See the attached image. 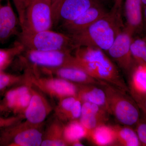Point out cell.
<instances>
[{"instance_id":"6da1fadb","label":"cell","mask_w":146,"mask_h":146,"mask_svg":"<svg viewBox=\"0 0 146 146\" xmlns=\"http://www.w3.org/2000/svg\"><path fill=\"white\" fill-rule=\"evenodd\" d=\"M75 66L94 78L116 88L129 92L117 66L102 50L95 47L81 46L75 50Z\"/></svg>"},{"instance_id":"7a4b0ae2","label":"cell","mask_w":146,"mask_h":146,"mask_svg":"<svg viewBox=\"0 0 146 146\" xmlns=\"http://www.w3.org/2000/svg\"><path fill=\"white\" fill-rule=\"evenodd\" d=\"M122 12L112 7L104 16L83 30L73 35L76 47H95L107 52L123 29Z\"/></svg>"},{"instance_id":"3957f363","label":"cell","mask_w":146,"mask_h":146,"mask_svg":"<svg viewBox=\"0 0 146 146\" xmlns=\"http://www.w3.org/2000/svg\"><path fill=\"white\" fill-rule=\"evenodd\" d=\"M106 94L110 114L123 125L135 127L141 117V109L132 97L115 86L106 83L102 86Z\"/></svg>"},{"instance_id":"277c9868","label":"cell","mask_w":146,"mask_h":146,"mask_svg":"<svg viewBox=\"0 0 146 146\" xmlns=\"http://www.w3.org/2000/svg\"><path fill=\"white\" fill-rule=\"evenodd\" d=\"M18 37V41L23 45L25 49L72 52L76 48L70 36L52 29L33 33L21 31Z\"/></svg>"},{"instance_id":"5b68a950","label":"cell","mask_w":146,"mask_h":146,"mask_svg":"<svg viewBox=\"0 0 146 146\" xmlns=\"http://www.w3.org/2000/svg\"><path fill=\"white\" fill-rule=\"evenodd\" d=\"M23 76L25 80L51 98L60 100L77 96L78 84L56 77L40 76L36 67L26 68Z\"/></svg>"},{"instance_id":"8992f818","label":"cell","mask_w":146,"mask_h":146,"mask_svg":"<svg viewBox=\"0 0 146 146\" xmlns=\"http://www.w3.org/2000/svg\"><path fill=\"white\" fill-rule=\"evenodd\" d=\"M66 51H38L25 49L17 57L25 68H41L74 67L75 56Z\"/></svg>"},{"instance_id":"52a82bcc","label":"cell","mask_w":146,"mask_h":146,"mask_svg":"<svg viewBox=\"0 0 146 146\" xmlns=\"http://www.w3.org/2000/svg\"><path fill=\"white\" fill-rule=\"evenodd\" d=\"M43 135L40 127L19 122L0 130V145L41 146Z\"/></svg>"},{"instance_id":"ba28073f","label":"cell","mask_w":146,"mask_h":146,"mask_svg":"<svg viewBox=\"0 0 146 146\" xmlns=\"http://www.w3.org/2000/svg\"><path fill=\"white\" fill-rule=\"evenodd\" d=\"M52 28L51 3L46 0H30L21 32L33 33Z\"/></svg>"},{"instance_id":"9c48e42d","label":"cell","mask_w":146,"mask_h":146,"mask_svg":"<svg viewBox=\"0 0 146 146\" xmlns=\"http://www.w3.org/2000/svg\"><path fill=\"white\" fill-rule=\"evenodd\" d=\"M101 0H52L53 27L75 20Z\"/></svg>"},{"instance_id":"30bf717a","label":"cell","mask_w":146,"mask_h":146,"mask_svg":"<svg viewBox=\"0 0 146 146\" xmlns=\"http://www.w3.org/2000/svg\"><path fill=\"white\" fill-rule=\"evenodd\" d=\"M133 35L125 27L118 35L107 52L110 56L124 72L130 74L137 65L130 50Z\"/></svg>"},{"instance_id":"8fae6325","label":"cell","mask_w":146,"mask_h":146,"mask_svg":"<svg viewBox=\"0 0 146 146\" xmlns=\"http://www.w3.org/2000/svg\"><path fill=\"white\" fill-rule=\"evenodd\" d=\"M32 96L28 106L24 114L27 123L40 127L51 112L52 107L41 92L31 85Z\"/></svg>"},{"instance_id":"7c38bea8","label":"cell","mask_w":146,"mask_h":146,"mask_svg":"<svg viewBox=\"0 0 146 146\" xmlns=\"http://www.w3.org/2000/svg\"><path fill=\"white\" fill-rule=\"evenodd\" d=\"M19 27L20 21L10 0H0V45L18 36L21 32Z\"/></svg>"},{"instance_id":"4fadbf2b","label":"cell","mask_w":146,"mask_h":146,"mask_svg":"<svg viewBox=\"0 0 146 146\" xmlns=\"http://www.w3.org/2000/svg\"><path fill=\"white\" fill-rule=\"evenodd\" d=\"M108 12L100 1L92 6L75 20L61 25L58 28L63 33L73 35L88 27Z\"/></svg>"},{"instance_id":"5bb4252c","label":"cell","mask_w":146,"mask_h":146,"mask_svg":"<svg viewBox=\"0 0 146 146\" xmlns=\"http://www.w3.org/2000/svg\"><path fill=\"white\" fill-rule=\"evenodd\" d=\"M43 72L50 76L64 79L78 84H95L102 86L104 82L100 81L91 76L82 69L75 67L59 68H41Z\"/></svg>"},{"instance_id":"9a60e30c","label":"cell","mask_w":146,"mask_h":146,"mask_svg":"<svg viewBox=\"0 0 146 146\" xmlns=\"http://www.w3.org/2000/svg\"><path fill=\"white\" fill-rule=\"evenodd\" d=\"M143 5L142 0H125V15L126 21L125 27L133 34L140 31L143 27Z\"/></svg>"},{"instance_id":"2e32d148","label":"cell","mask_w":146,"mask_h":146,"mask_svg":"<svg viewBox=\"0 0 146 146\" xmlns=\"http://www.w3.org/2000/svg\"><path fill=\"white\" fill-rule=\"evenodd\" d=\"M100 86H102L95 84H78V97L82 102H89L98 105L108 112L105 91L103 87L102 89Z\"/></svg>"},{"instance_id":"e0dca14e","label":"cell","mask_w":146,"mask_h":146,"mask_svg":"<svg viewBox=\"0 0 146 146\" xmlns=\"http://www.w3.org/2000/svg\"><path fill=\"white\" fill-rule=\"evenodd\" d=\"M87 139L97 146H111L116 144V134L114 128L105 124L89 131Z\"/></svg>"},{"instance_id":"ac0fdd59","label":"cell","mask_w":146,"mask_h":146,"mask_svg":"<svg viewBox=\"0 0 146 146\" xmlns=\"http://www.w3.org/2000/svg\"><path fill=\"white\" fill-rule=\"evenodd\" d=\"M64 126L57 118L51 123L43 135L41 146H68L63 137Z\"/></svg>"},{"instance_id":"d6986e66","label":"cell","mask_w":146,"mask_h":146,"mask_svg":"<svg viewBox=\"0 0 146 146\" xmlns=\"http://www.w3.org/2000/svg\"><path fill=\"white\" fill-rule=\"evenodd\" d=\"M89 133L79 120H73L64 125L63 137L68 145H72L74 143L80 141L82 138H87Z\"/></svg>"},{"instance_id":"ffe728a7","label":"cell","mask_w":146,"mask_h":146,"mask_svg":"<svg viewBox=\"0 0 146 146\" xmlns=\"http://www.w3.org/2000/svg\"><path fill=\"white\" fill-rule=\"evenodd\" d=\"M116 134V145L124 146H141L135 129L128 126H112Z\"/></svg>"},{"instance_id":"44dd1931","label":"cell","mask_w":146,"mask_h":146,"mask_svg":"<svg viewBox=\"0 0 146 146\" xmlns=\"http://www.w3.org/2000/svg\"><path fill=\"white\" fill-rule=\"evenodd\" d=\"M129 93L146 94V65H137L131 74Z\"/></svg>"},{"instance_id":"7402d4cb","label":"cell","mask_w":146,"mask_h":146,"mask_svg":"<svg viewBox=\"0 0 146 146\" xmlns=\"http://www.w3.org/2000/svg\"><path fill=\"white\" fill-rule=\"evenodd\" d=\"M25 50L23 45L18 40L11 47L0 48V71H4Z\"/></svg>"},{"instance_id":"603a6c76","label":"cell","mask_w":146,"mask_h":146,"mask_svg":"<svg viewBox=\"0 0 146 146\" xmlns=\"http://www.w3.org/2000/svg\"><path fill=\"white\" fill-rule=\"evenodd\" d=\"M130 50L137 65H146V40L145 38H132Z\"/></svg>"},{"instance_id":"cb8c5ba5","label":"cell","mask_w":146,"mask_h":146,"mask_svg":"<svg viewBox=\"0 0 146 146\" xmlns=\"http://www.w3.org/2000/svg\"><path fill=\"white\" fill-rule=\"evenodd\" d=\"M77 97V96H73L59 100L58 104L55 109L58 119L61 121H67L68 115Z\"/></svg>"},{"instance_id":"d4e9b609","label":"cell","mask_w":146,"mask_h":146,"mask_svg":"<svg viewBox=\"0 0 146 146\" xmlns=\"http://www.w3.org/2000/svg\"><path fill=\"white\" fill-rule=\"evenodd\" d=\"M108 117L94 115H81L80 122L88 131L93 130L102 125L104 124L108 120Z\"/></svg>"},{"instance_id":"484cf974","label":"cell","mask_w":146,"mask_h":146,"mask_svg":"<svg viewBox=\"0 0 146 146\" xmlns=\"http://www.w3.org/2000/svg\"><path fill=\"white\" fill-rule=\"evenodd\" d=\"M23 81V75H17L0 71V93Z\"/></svg>"},{"instance_id":"4316f807","label":"cell","mask_w":146,"mask_h":146,"mask_svg":"<svg viewBox=\"0 0 146 146\" xmlns=\"http://www.w3.org/2000/svg\"><path fill=\"white\" fill-rule=\"evenodd\" d=\"M108 114L107 110L98 105L89 102H82L81 115H94L108 117Z\"/></svg>"},{"instance_id":"83f0119b","label":"cell","mask_w":146,"mask_h":146,"mask_svg":"<svg viewBox=\"0 0 146 146\" xmlns=\"http://www.w3.org/2000/svg\"><path fill=\"white\" fill-rule=\"evenodd\" d=\"M139 121L134 127L141 146H146V115L143 112Z\"/></svg>"},{"instance_id":"f1b7e54d","label":"cell","mask_w":146,"mask_h":146,"mask_svg":"<svg viewBox=\"0 0 146 146\" xmlns=\"http://www.w3.org/2000/svg\"><path fill=\"white\" fill-rule=\"evenodd\" d=\"M20 21L21 27L25 21L26 10L30 0H12Z\"/></svg>"},{"instance_id":"f546056e","label":"cell","mask_w":146,"mask_h":146,"mask_svg":"<svg viewBox=\"0 0 146 146\" xmlns=\"http://www.w3.org/2000/svg\"><path fill=\"white\" fill-rule=\"evenodd\" d=\"M82 105V102L78 97L68 115L67 121L79 119L81 115Z\"/></svg>"},{"instance_id":"4dcf8cb0","label":"cell","mask_w":146,"mask_h":146,"mask_svg":"<svg viewBox=\"0 0 146 146\" xmlns=\"http://www.w3.org/2000/svg\"><path fill=\"white\" fill-rule=\"evenodd\" d=\"M23 118H24L23 115H14L10 117L0 116V130L3 128L21 121Z\"/></svg>"},{"instance_id":"1f68e13d","label":"cell","mask_w":146,"mask_h":146,"mask_svg":"<svg viewBox=\"0 0 146 146\" xmlns=\"http://www.w3.org/2000/svg\"><path fill=\"white\" fill-rule=\"evenodd\" d=\"M130 94L131 97L137 103L141 110L146 115V94Z\"/></svg>"},{"instance_id":"d6a6232c","label":"cell","mask_w":146,"mask_h":146,"mask_svg":"<svg viewBox=\"0 0 146 146\" xmlns=\"http://www.w3.org/2000/svg\"><path fill=\"white\" fill-rule=\"evenodd\" d=\"M113 1L114 5L112 7L122 12L123 0H113Z\"/></svg>"},{"instance_id":"836d02e7","label":"cell","mask_w":146,"mask_h":146,"mask_svg":"<svg viewBox=\"0 0 146 146\" xmlns=\"http://www.w3.org/2000/svg\"><path fill=\"white\" fill-rule=\"evenodd\" d=\"M143 20H145L146 24V5L144 6L143 7Z\"/></svg>"},{"instance_id":"e575fe53","label":"cell","mask_w":146,"mask_h":146,"mask_svg":"<svg viewBox=\"0 0 146 146\" xmlns=\"http://www.w3.org/2000/svg\"><path fill=\"white\" fill-rule=\"evenodd\" d=\"M72 146H84V145L80 141H77V142H76L75 143H74L72 145Z\"/></svg>"},{"instance_id":"d590c367","label":"cell","mask_w":146,"mask_h":146,"mask_svg":"<svg viewBox=\"0 0 146 146\" xmlns=\"http://www.w3.org/2000/svg\"><path fill=\"white\" fill-rule=\"evenodd\" d=\"M142 3H143V6L146 5V0H142Z\"/></svg>"},{"instance_id":"8d00e7d4","label":"cell","mask_w":146,"mask_h":146,"mask_svg":"<svg viewBox=\"0 0 146 146\" xmlns=\"http://www.w3.org/2000/svg\"><path fill=\"white\" fill-rule=\"evenodd\" d=\"M1 94H0V104H1Z\"/></svg>"},{"instance_id":"74e56055","label":"cell","mask_w":146,"mask_h":146,"mask_svg":"<svg viewBox=\"0 0 146 146\" xmlns=\"http://www.w3.org/2000/svg\"><path fill=\"white\" fill-rule=\"evenodd\" d=\"M52 3V0H46Z\"/></svg>"},{"instance_id":"f35d334b","label":"cell","mask_w":146,"mask_h":146,"mask_svg":"<svg viewBox=\"0 0 146 146\" xmlns=\"http://www.w3.org/2000/svg\"><path fill=\"white\" fill-rule=\"evenodd\" d=\"M144 38H145V39L146 40V36H145V37H144Z\"/></svg>"}]
</instances>
